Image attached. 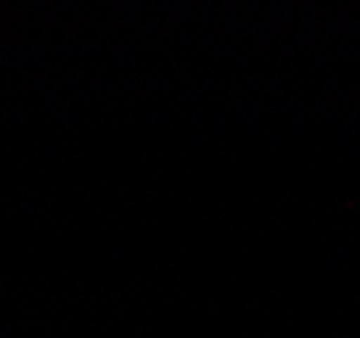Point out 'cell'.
I'll list each match as a JSON object with an SVG mask.
<instances>
[]
</instances>
